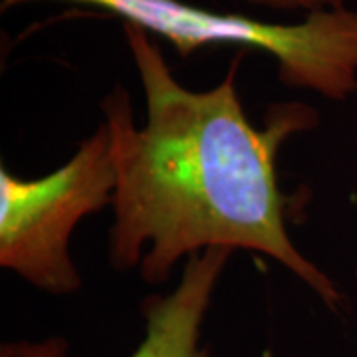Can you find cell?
I'll use <instances>...</instances> for the list:
<instances>
[{
	"mask_svg": "<svg viewBox=\"0 0 357 357\" xmlns=\"http://www.w3.org/2000/svg\"><path fill=\"white\" fill-rule=\"evenodd\" d=\"M356 149H357V133H356Z\"/></svg>",
	"mask_w": 357,
	"mask_h": 357,
	"instance_id": "7",
	"label": "cell"
},
{
	"mask_svg": "<svg viewBox=\"0 0 357 357\" xmlns=\"http://www.w3.org/2000/svg\"><path fill=\"white\" fill-rule=\"evenodd\" d=\"M232 255L229 248H206L183 264L173 290L143 298L145 333L131 357H213L203 344V326ZM0 357H70V345L60 335L14 340L0 345Z\"/></svg>",
	"mask_w": 357,
	"mask_h": 357,
	"instance_id": "4",
	"label": "cell"
},
{
	"mask_svg": "<svg viewBox=\"0 0 357 357\" xmlns=\"http://www.w3.org/2000/svg\"><path fill=\"white\" fill-rule=\"evenodd\" d=\"M46 0H2V10ZM98 8L169 42L181 58L218 46L268 54L284 86L335 103L357 96V10L337 8L298 22L217 13L185 0H58Z\"/></svg>",
	"mask_w": 357,
	"mask_h": 357,
	"instance_id": "2",
	"label": "cell"
},
{
	"mask_svg": "<svg viewBox=\"0 0 357 357\" xmlns=\"http://www.w3.org/2000/svg\"><path fill=\"white\" fill-rule=\"evenodd\" d=\"M354 276H356V284H357V262H356V270H354Z\"/></svg>",
	"mask_w": 357,
	"mask_h": 357,
	"instance_id": "6",
	"label": "cell"
},
{
	"mask_svg": "<svg viewBox=\"0 0 357 357\" xmlns=\"http://www.w3.org/2000/svg\"><path fill=\"white\" fill-rule=\"evenodd\" d=\"M234 2H244L256 8L280 10V13H302V16H307L321 10L345 8L349 0H234Z\"/></svg>",
	"mask_w": 357,
	"mask_h": 357,
	"instance_id": "5",
	"label": "cell"
},
{
	"mask_svg": "<svg viewBox=\"0 0 357 357\" xmlns=\"http://www.w3.org/2000/svg\"><path fill=\"white\" fill-rule=\"evenodd\" d=\"M114 141L103 119L64 165L40 178L0 167V266L40 292L70 296L82 288L72 236L89 215L112 206Z\"/></svg>",
	"mask_w": 357,
	"mask_h": 357,
	"instance_id": "3",
	"label": "cell"
},
{
	"mask_svg": "<svg viewBox=\"0 0 357 357\" xmlns=\"http://www.w3.org/2000/svg\"><path fill=\"white\" fill-rule=\"evenodd\" d=\"M123 36L139 74L145 121L135 123L123 84L103 98L117 173L107 238L112 268L135 270L145 284L159 286L206 248L255 252L278 262L340 314L345 294L294 244L292 199L278 183L284 143L316 128L318 112L304 102L274 103L264 126H256L238 96L244 50L217 86L189 89L151 34L123 24Z\"/></svg>",
	"mask_w": 357,
	"mask_h": 357,
	"instance_id": "1",
	"label": "cell"
}]
</instances>
